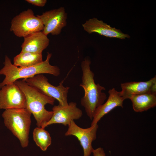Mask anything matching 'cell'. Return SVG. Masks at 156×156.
I'll use <instances>...</instances> for the list:
<instances>
[{
  "mask_svg": "<svg viewBox=\"0 0 156 156\" xmlns=\"http://www.w3.org/2000/svg\"><path fill=\"white\" fill-rule=\"evenodd\" d=\"M91 62L86 57L81 64L82 72V82L80 86L84 90V95L81 99V105L83 107L87 115L92 120L96 109L104 103L107 99L106 94L102 92L104 87L99 83H95L94 74L91 70Z\"/></svg>",
  "mask_w": 156,
  "mask_h": 156,
  "instance_id": "6da1fadb",
  "label": "cell"
},
{
  "mask_svg": "<svg viewBox=\"0 0 156 156\" xmlns=\"http://www.w3.org/2000/svg\"><path fill=\"white\" fill-rule=\"evenodd\" d=\"M52 55L51 53L47 52L45 60L36 65L27 67L15 66L9 57L5 55L4 66L0 70V75H3L5 77L0 83V88L19 79H26L37 75L47 73L55 76H59L60 73V68L57 66H52L49 63Z\"/></svg>",
  "mask_w": 156,
  "mask_h": 156,
  "instance_id": "7a4b0ae2",
  "label": "cell"
},
{
  "mask_svg": "<svg viewBox=\"0 0 156 156\" xmlns=\"http://www.w3.org/2000/svg\"><path fill=\"white\" fill-rule=\"evenodd\" d=\"M14 83L25 96L26 109L33 115L36 120L37 127L43 128L51 119L53 114L52 111L47 110L45 106L47 104L53 105L55 99L43 94L28 85L23 80H17Z\"/></svg>",
  "mask_w": 156,
  "mask_h": 156,
  "instance_id": "3957f363",
  "label": "cell"
},
{
  "mask_svg": "<svg viewBox=\"0 0 156 156\" xmlns=\"http://www.w3.org/2000/svg\"><path fill=\"white\" fill-rule=\"evenodd\" d=\"M31 114L25 108L5 109L2 114L5 125L18 139L23 148L29 144Z\"/></svg>",
  "mask_w": 156,
  "mask_h": 156,
  "instance_id": "277c9868",
  "label": "cell"
},
{
  "mask_svg": "<svg viewBox=\"0 0 156 156\" xmlns=\"http://www.w3.org/2000/svg\"><path fill=\"white\" fill-rule=\"evenodd\" d=\"M23 80L43 94L57 100L59 105L62 106L68 105L67 96L70 87L63 86L64 80L57 86H54L50 83L47 77L42 74Z\"/></svg>",
  "mask_w": 156,
  "mask_h": 156,
  "instance_id": "5b68a950",
  "label": "cell"
},
{
  "mask_svg": "<svg viewBox=\"0 0 156 156\" xmlns=\"http://www.w3.org/2000/svg\"><path fill=\"white\" fill-rule=\"evenodd\" d=\"M44 25L41 20L29 9L14 17L11 22L10 31L16 36L23 38L33 33L42 31Z\"/></svg>",
  "mask_w": 156,
  "mask_h": 156,
  "instance_id": "8992f818",
  "label": "cell"
},
{
  "mask_svg": "<svg viewBox=\"0 0 156 156\" xmlns=\"http://www.w3.org/2000/svg\"><path fill=\"white\" fill-rule=\"evenodd\" d=\"M42 21L44 25L42 32L47 36L60 34L63 28L67 24V14L64 7L51 10L36 16Z\"/></svg>",
  "mask_w": 156,
  "mask_h": 156,
  "instance_id": "52a82bcc",
  "label": "cell"
},
{
  "mask_svg": "<svg viewBox=\"0 0 156 156\" xmlns=\"http://www.w3.org/2000/svg\"><path fill=\"white\" fill-rule=\"evenodd\" d=\"M26 98L21 89L14 82L2 87L0 90V109L26 108Z\"/></svg>",
  "mask_w": 156,
  "mask_h": 156,
  "instance_id": "ba28073f",
  "label": "cell"
},
{
  "mask_svg": "<svg viewBox=\"0 0 156 156\" xmlns=\"http://www.w3.org/2000/svg\"><path fill=\"white\" fill-rule=\"evenodd\" d=\"M68 130L65 134L66 136L73 135L79 141L83 149V156H90L94 149L92 143L96 138L98 128L97 124L83 128L78 126L74 120L71 121L68 125Z\"/></svg>",
  "mask_w": 156,
  "mask_h": 156,
  "instance_id": "9c48e42d",
  "label": "cell"
},
{
  "mask_svg": "<svg viewBox=\"0 0 156 156\" xmlns=\"http://www.w3.org/2000/svg\"><path fill=\"white\" fill-rule=\"evenodd\" d=\"M77 105L76 103L71 102L65 106L60 105L54 106L52 108L53 114L52 117L43 128L56 123L68 126L71 121L80 118L83 113Z\"/></svg>",
  "mask_w": 156,
  "mask_h": 156,
  "instance_id": "30bf717a",
  "label": "cell"
},
{
  "mask_svg": "<svg viewBox=\"0 0 156 156\" xmlns=\"http://www.w3.org/2000/svg\"><path fill=\"white\" fill-rule=\"evenodd\" d=\"M82 26L84 30L89 34L96 33L107 37L122 39L130 38L129 35L122 33L120 29L112 27L110 25L96 18L87 20Z\"/></svg>",
  "mask_w": 156,
  "mask_h": 156,
  "instance_id": "8fae6325",
  "label": "cell"
},
{
  "mask_svg": "<svg viewBox=\"0 0 156 156\" xmlns=\"http://www.w3.org/2000/svg\"><path fill=\"white\" fill-rule=\"evenodd\" d=\"M120 95L125 99L133 95L145 94L156 95V77L155 76L146 81H132L122 83Z\"/></svg>",
  "mask_w": 156,
  "mask_h": 156,
  "instance_id": "7c38bea8",
  "label": "cell"
},
{
  "mask_svg": "<svg viewBox=\"0 0 156 156\" xmlns=\"http://www.w3.org/2000/svg\"><path fill=\"white\" fill-rule=\"evenodd\" d=\"M109 97L105 103L97 108L94 112L91 126L97 124L98 122L105 115L117 107H123L125 98L121 95L120 91L114 88L109 90Z\"/></svg>",
  "mask_w": 156,
  "mask_h": 156,
  "instance_id": "4fadbf2b",
  "label": "cell"
},
{
  "mask_svg": "<svg viewBox=\"0 0 156 156\" xmlns=\"http://www.w3.org/2000/svg\"><path fill=\"white\" fill-rule=\"evenodd\" d=\"M21 51L42 53L49 46L50 40L42 31L35 32L25 37Z\"/></svg>",
  "mask_w": 156,
  "mask_h": 156,
  "instance_id": "5bb4252c",
  "label": "cell"
},
{
  "mask_svg": "<svg viewBox=\"0 0 156 156\" xmlns=\"http://www.w3.org/2000/svg\"><path fill=\"white\" fill-rule=\"evenodd\" d=\"M129 99L132 103L133 109L136 112L146 111L156 106V95L145 94L133 95Z\"/></svg>",
  "mask_w": 156,
  "mask_h": 156,
  "instance_id": "9a60e30c",
  "label": "cell"
},
{
  "mask_svg": "<svg viewBox=\"0 0 156 156\" xmlns=\"http://www.w3.org/2000/svg\"><path fill=\"white\" fill-rule=\"evenodd\" d=\"M43 61L42 53L22 52L14 57L13 65L20 67H27L36 65Z\"/></svg>",
  "mask_w": 156,
  "mask_h": 156,
  "instance_id": "2e32d148",
  "label": "cell"
},
{
  "mask_svg": "<svg viewBox=\"0 0 156 156\" xmlns=\"http://www.w3.org/2000/svg\"><path fill=\"white\" fill-rule=\"evenodd\" d=\"M45 128L37 127L33 132V139L37 145L43 151H46L51 143L49 133Z\"/></svg>",
  "mask_w": 156,
  "mask_h": 156,
  "instance_id": "e0dca14e",
  "label": "cell"
},
{
  "mask_svg": "<svg viewBox=\"0 0 156 156\" xmlns=\"http://www.w3.org/2000/svg\"><path fill=\"white\" fill-rule=\"evenodd\" d=\"M25 1L29 3L40 7L44 6L47 1L46 0H26Z\"/></svg>",
  "mask_w": 156,
  "mask_h": 156,
  "instance_id": "ac0fdd59",
  "label": "cell"
},
{
  "mask_svg": "<svg viewBox=\"0 0 156 156\" xmlns=\"http://www.w3.org/2000/svg\"><path fill=\"white\" fill-rule=\"evenodd\" d=\"M92 153L93 156H106L104 150L101 147L94 149Z\"/></svg>",
  "mask_w": 156,
  "mask_h": 156,
  "instance_id": "d6986e66",
  "label": "cell"
},
{
  "mask_svg": "<svg viewBox=\"0 0 156 156\" xmlns=\"http://www.w3.org/2000/svg\"><path fill=\"white\" fill-rule=\"evenodd\" d=\"M0 47H1V44H0Z\"/></svg>",
  "mask_w": 156,
  "mask_h": 156,
  "instance_id": "ffe728a7",
  "label": "cell"
}]
</instances>
